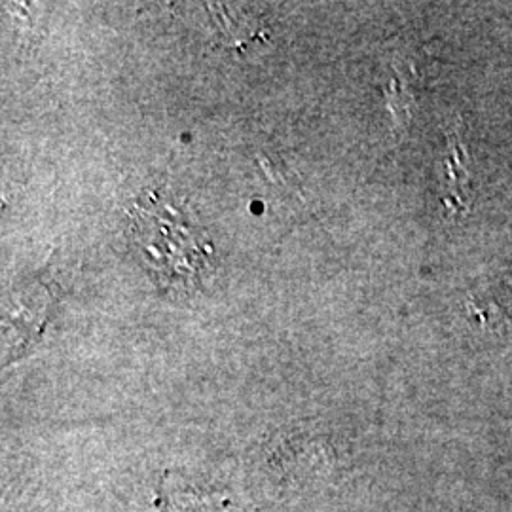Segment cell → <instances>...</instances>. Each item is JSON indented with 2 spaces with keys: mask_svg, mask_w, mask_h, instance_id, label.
<instances>
[]
</instances>
